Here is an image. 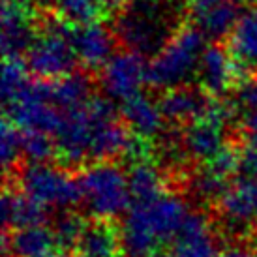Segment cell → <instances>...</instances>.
I'll return each instance as SVG.
<instances>
[{"label": "cell", "instance_id": "obj_36", "mask_svg": "<svg viewBox=\"0 0 257 257\" xmlns=\"http://www.w3.org/2000/svg\"><path fill=\"white\" fill-rule=\"evenodd\" d=\"M251 235H253V238H255V244H257V221H255V225H253V231H251Z\"/></svg>", "mask_w": 257, "mask_h": 257}, {"label": "cell", "instance_id": "obj_32", "mask_svg": "<svg viewBox=\"0 0 257 257\" xmlns=\"http://www.w3.org/2000/svg\"><path fill=\"white\" fill-rule=\"evenodd\" d=\"M229 2H236L238 4V2H244V0H186L192 17L201 14V12H205V10H208V8L220 6V4H229Z\"/></svg>", "mask_w": 257, "mask_h": 257}, {"label": "cell", "instance_id": "obj_4", "mask_svg": "<svg viewBox=\"0 0 257 257\" xmlns=\"http://www.w3.org/2000/svg\"><path fill=\"white\" fill-rule=\"evenodd\" d=\"M86 212L98 220H114L132 203L128 175L113 162H96L79 173Z\"/></svg>", "mask_w": 257, "mask_h": 257}, {"label": "cell", "instance_id": "obj_24", "mask_svg": "<svg viewBox=\"0 0 257 257\" xmlns=\"http://www.w3.org/2000/svg\"><path fill=\"white\" fill-rule=\"evenodd\" d=\"M186 184L190 192L203 201H218L229 188V182L225 177H220L208 165H205L199 171H193L186 175Z\"/></svg>", "mask_w": 257, "mask_h": 257}, {"label": "cell", "instance_id": "obj_8", "mask_svg": "<svg viewBox=\"0 0 257 257\" xmlns=\"http://www.w3.org/2000/svg\"><path fill=\"white\" fill-rule=\"evenodd\" d=\"M223 227H227L236 236L242 231H253L257 221V179L240 177L231 182L225 193L216 201Z\"/></svg>", "mask_w": 257, "mask_h": 257}, {"label": "cell", "instance_id": "obj_21", "mask_svg": "<svg viewBox=\"0 0 257 257\" xmlns=\"http://www.w3.org/2000/svg\"><path fill=\"white\" fill-rule=\"evenodd\" d=\"M229 51L244 66H257V6L240 12L229 34Z\"/></svg>", "mask_w": 257, "mask_h": 257}, {"label": "cell", "instance_id": "obj_9", "mask_svg": "<svg viewBox=\"0 0 257 257\" xmlns=\"http://www.w3.org/2000/svg\"><path fill=\"white\" fill-rule=\"evenodd\" d=\"M242 62H238L231 51H225L221 45H208L203 51L199 62V81L203 90L210 96H221L242 77H246Z\"/></svg>", "mask_w": 257, "mask_h": 257}, {"label": "cell", "instance_id": "obj_29", "mask_svg": "<svg viewBox=\"0 0 257 257\" xmlns=\"http://www.w3.org/2000/svg\"><path fill=\"white\" fill-rule=\"evenodd\" d=\"M240 164H242V150L236 145H223L220 152L210 162H207L212 171L225 179L240 173Z\"/></svg>", "mask_w": 257, "mask_h": 257}, {"label": "cell", "instance_id": "obj_27", "mask_svg": "<svg viewBox=\"0 0 257 257\" xmlns=\"http://www.w3.org/2000/svg\"><path fill=\"white\" fill-rule=\"evenodd\" d=\"M86 221L83 220V216L72 210H62L60 214L53 220V235L57 238L58 250H75V244H77L79 236L85 229Z\"/></svg>", "mask_w": 257, "mask_h": 257}, {"label": "cell", "instance_id": "obj_17", "mask_svg": "<svg viewBox=\"0 0 257 257\" xmlns=\"http://www.w3.org/2000/svg\"><path fill=\"white\" fill-rule=\"evenodd\" d=\"M122 120L136 136L150 141L164 132L165 116L158 103L139 92L122 101Z\"/></svg>", "mask_w": 257, "mask_h": 257}, {"label": "cell", "instance_id": "obj_35", "mask_svg": "<svg viewBox=\"0 0 257 257\" xmlns=\"http://www.w3.org/2000/svg\"><path fill=\"white\" fill-rule=\"evenodd\" d=\"M10 2H17V4H25V6H29L32 0H10Z\"/></svg>", "mask_w": 257, "mask_h": 257}, {"label": "cell", "instance_id": "obj_6", "mask_svg": "<svg viewBox=\"0 0 257 257\" xmlns=\"http://www.w3.org/2000/svg\"><path fill=\"white\" fill-rule=\"evenodd\" d=\"M75 51L70 40V25L57 23L36 36L27 51V66L38 79H58L73 72Z\"/></svg>", "mask_w": 257, "mask_h": 257}, {"label": "cell", "instance_id": "obj_12", "mask_svg": "<svg viewBox=\"0 0 257 257\" xmlns=\"http://www.w3.org/2000/svg\"><path fill=\"white\" fill-rule=\"evenodd\" d=\"M210 100H212V96L207 90L180 85L175 88H167L158 101V105L167 122L190 124V122L199 120L205 116Z\"/></svg>", "mask_w": 257, "mask_h": 257}, {"label": "cell", "instance_id": "obj_2", "mask_svg": "<svg viewBox=\"0 0 257 257\" xmlns=\"http://www.w3.org/2000/svg\"><path fill=\"white\" fill-rule=\"evenodd\" d=\"M179 8L171 0H136L124 8L114 32L122 45L143 57H154L177 32Z\"/></svg>", "mask_w": 257, "mask_h": 257}, {"label": "cell", "instance_id": "obj_7", "mask_svg": "<svg viewBox=\"0 0 257 257\" xmlns=\"http://www.w3.org/2000/svg\"><path fill=\"white\" fill-rule=\"evenodd\" d=\"M147 66L149 64H145V57L136 51L114 53L100 73L105 96L111 100L126 101L139 94L141 86L147 83Z\"/></svg>", "mask_w": 257, "mask_h": 257}, {"label": "cell", "instance_id": "obj_15", "mask_svg": "<svg viewBox=\"0 0 257 257\" xmlns=\"http://www.w3.org/2000/svg\"><path fill=\"white\" fill-rule=\"evenodd\" d=\"M2 248L10 257H55L60 251L53 229L43 225L4 231Z\"/></svg>", "mask_w": 257, "mask_h": 257}, {"label": "cell", "instance_id": "obj_26", "mask_svg": "<svg viewBox=\"0 0 257 257\" xmlns=\"http://www.w3.org/2000/svg\"><path fill=\"white\" fill-rule=\"evenodd\" d=\"M21 150L30 164H45L57 154V141L40 130H21Z\"/></svg>", "mask_w": 257, "mask_h": 257}, {"label": "cell", "instance_id": "obj_14", "mask_svg": "<svg viewBox=\"0 0 257 257\" xmlns=\"http://www.w3.org/2000/svg\"><path fill=\"white\" fill-rule=\"evenodd\" d=\"M36 40L30 23V10L25 4L4 0L2 6V51L4 57H21Z\"/></svg>", "mask_w": 257, "mask_h": 257}, {"label": "cell", "instance_id": "obj_18", "mask_svg": "<svg viewBox=\"0 0 257 257\" xmlns=\"http://www.w3.org/2000/svg\"><path fill=\"white\" fill-rule=\"evenodd\" d=\"M180 136H182V145H184L188 158H192L199 164L210 162L225 145L221 137V126L212 124L205 118L186 124Z\"/></svg>", "mask_w": 257, "mask_h": 257}, {"label": "cell", "instance_id": "obj_28", "mask_svg": "<svg viewBox=\"0 0 257 257\" xmlns=\"http://www.w3.org/2000/svg\"><path fill=\"white\" fill-rule=\"evenodd\" d=\"M55 6L60 19L73 27L94 23L101 10L96 0H55Z\"/></svg>", "mask_w": 257, "mask_h": 257}, {"label": "cell", "instance_id": "obj_37", "mask_svg": "<svg viewBox=\"0 0 257 257\" xmlns=\"http://www.w3.org/2000/svg\"><path fill=\"white\" fill-rule=\"evenodd\" d=\"M55 257H70V255H66V253H62V251H58V253ZM75 257H79V255H75Z\"/></svg>", "mask_w": 257, "mask_h": 257}, {"label": "cell", "instance_id": "obj_16", "mask_svg": "<svg viewBox=\"0 0 257 257\" xmlns=\"http://www.w3.org/2000/svg\"><path fill=\"white\" fill-rule=\"evenodd\" d=\"M75 255L79 257H122V235L120 227L113 220L86 221L83 233L75 244Z\"/></svg>", "mask_w": 257, "mask_h": 257}, {"label": "cell", "instance_id": "obj_31", "mask_svg": "<svg viewBox=\"0 0 257 257\" xmlns=\"http://www.w3.org/2000/svg\"><path fill=\"white\" fill-rule=\"evenodd\" d=\"M240 128H242L244 136V149L257 152V111H248L242 113V120H240Z\"/></svg>", "mask_w": 257, "mask_h": 257}, {"label": "cell", "instance_id": "obj_30", "mask_svg": "<svg viewBox=\"0 0 257 257\" xmlns=\"http://www.w3.org/2000/svg\"><path fill=\"white\" fill-rule=\"evenodd\" d=\"M235 103L236 109H240L242 113L248 111H257V79L246 75L235 85Z\"/></svg>", "mask_w": 257, "mask_h": 257}, {"label": "cell", "instance_id": "obj_25", "mask_svg": "<svg viewBox=\"0 0 257 257\" xmlns=\"http://www.w3.org/2000/svg\"><path fill=\"white\" fill-rule=\"evenodd\" d=\"M29 72V66L27 62H23L21 57H6L2 66V85H0L4 105H10L12 101L17 100V96L30 83Z\"/></svg>", "mask_w": 257, "mask_h": 257}, {"label": "cell", "instance_id": "obj_5", "mask_svg": "<svg viewBox=\"0 0 257 257\" xmlns=\"http://www.w3.org/2000/svg\"><path fill=\"white\" fill-rule=\"evenodd\" d=\"M10 180H14V186L45 207L72 208L83 205L79 175L75 177L70 169H60L47 164L21 165L12 179H6V184H12Z\"/></svg>", "mask_w": 257, "mask_h": 257}, {"label": "cell", "instance_id": "obj_1", "mask_svg": "<svg viewBox=\"0 0 257 257\" xmlns=\"http://www.w3.org/2000/svg\"><path fill=\"white\" fill-rule=\"evenodd\" d=\"M184 201L164 193L149 203H134L120 227L124 257H156L164 244H171L188 216Z\"/></svg>", "mask_w": 257, "mask_h": 257}, {"label": "cell", "instance_id": "obj_22", "mask_svg": "<svg viewBox=\"0 0 257 257\" xmlns=\"http://www.w3.org/2000/svg\"><path fill=\"white\" fill-rule=\"evenodd\" d=\"M238 15H240L238 4L229 2V4L208 8L205 12L193 15V21H195V27L207 38L220 40V38H225L231 34L233 27L238 21Z\"/></svg>", "mask_w": 257, "mask_h": 257}, {"label": "cell", "instance_id": "obj_34", "mask_svg": "<svg viewBox=\"0 0 257 257\" xmlns=\"http://www.w3.org/2000/svg\"><path fill=\"white\" fill-rule=\"evenodd\" d=\"M220 257H257V253L251 250H246V248H231V250L223 251Z\"/></svg>", "mask_w": 257, "mask_h": 257}, {"label": "cell", "instance_id": "obj_11", "mask_svg": "<svg viewBox=\"0 0 257 257\" xmlns=\"http://www.w3.org/2000/svg\"><path fill=\"white\" fill-rule=\"evenodd\" d=\"M70 40L77 60L85 68H103L107 60L114 53V36L113 32L100 23H88V25H70Z\"/></svg>", "mask_w": 257, "mask_h": 257}, {"label": "cell", "instance_id": "obj_20", "mask_svg": "<svg viewBox=\"0 0 257 257\" xmlns=\"http://www.w3.org/2000/svg\"><path fill=\"white\" fill-rule=\"evenodd\" d=\"M92 83L85 73H68L64 77L49 79V100L62 111H73V109L85 105L90 100Z\"/></svg>", "mask_w": 257, "mask_h": 257}, {"label": "cell", "instance_id": "obj_13", "mask_svg": "<svg viewBox=\"0 0 257 257\" xmlns=\"http://www.w3.org/2000/svg\"><path fill=\"white\" fill-rule=\"evenodd\" d=\"M49 221V210L40 201L19 190L14 184H6L2 195V223L4 231L21 227L45 225Z\"/></svg>", "mask_w": 257, "mask_h": 257}, {"label": "cell", "instance_id": "obj_3", "mask_svg": "<svg viewBox=\"0 0 257 257\" xmlns=\"http://www.w3.org/2000/svg\"><path fill=\"white\" fill-rule=\"evenodd\" d=\"M205 34L197 27H179L147 66V83L152 88H175L186 85L199 72Z\"/></svg>", "mask_w": 257, "mask_h": 257}, {"label": "cell", "instance_id": "obj_10", "mask_svg": "<svg viewBox=\"0 0 257 257\" xmlns=\"http://www.w3.org/2000/svg\"><path fill=\"white\" fill-rule=\"evenodd\" d=\"M220 244L207 214L188 212L177 236L171 240L169 257H218Z\"/></svg>", "mask_w": 257, "mask_h": 257}, {"label": "cell", "instance_id": "obj_23", "mask_svg": "<svg viewBox=\"0 0 257 257\" xmlns=\"http://www.w3.org/2000/svg\"><path fill=\"white\" fill-rule=\"evenodd\" d=\"M0 158L4 179H12L21 167V128H17L10 118H4L0 124Z\"/></svg>", "mask_w": 257, "mask_h": 257}, {"label": "cell", "instance_id": "obj_33", "mask_svg": "<svg viewBox=\"0 0 257 257\" xmlns=\"http://www.w3.org/2000/svg\"><path fill=\"white\" fill-rule=\"evenodd\" d=\"M100 4L101 10H107V12H118L128 6V0H96Z\"/></svg>", "mask_w": 257, "mask_h": 257}, {"label": "cell", "instance_id": "obj_19", "mask_svg": "<svg viewBox=\"0 0 257 257\" xmlns=\"http://www.w3.org/2000/svg\"><path fill=\"white\" fill-rule=\"evenodd\" d=\"M165 175L162 165L150 160L132 164L128 171V186L134 203H149L165 193Z\"/></svg>", "mask_w": 257, "mask_h": 257}]
</instances>
